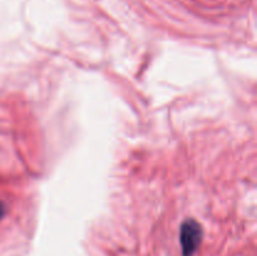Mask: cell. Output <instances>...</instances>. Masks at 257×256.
Here are the masks:
<instances>
[{"instance_id":"1","label":"cell","mask_w":257,"mask_h":256,"mask_svg":"<svg viewBox=\"0 0 257 256\" xmlns=\"http://www.w3.org/2000/svg\"><path fill=\"white\" fill-rule=\"evenodd\" d=\"M202 240V228L195 220H187L181 226V245L183 256H192Z\"/></svg>"},{"instance_id":"2","label":"cell","mask_w":257,"mask_h":256,"mask_svg":"<svg viewBox=\"0 0 257 256\" xmlns=\"http://www.w3.org/2000/svg\"><path fill=\"white\" fill-rule=\"evenodd\" d=\"M4 215H5V206L4 203L0 202V218H2Z\"/></svg>"}]
</instances>
